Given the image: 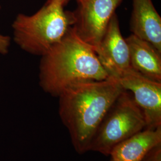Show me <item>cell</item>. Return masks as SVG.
Listing matches in <instances>:
<instances>
[{"label":"cell","instance_id":"14","mask_svg":"<svg viewBox=\"0 0 161 161\" xmlns=\"http://www.w3.org/2000/svg\"><path fill=\"white\" fill-rule=\"evenodd\" d=\"M114 161V160H113V159H111V161Z\"/></svg>","mask_w":161,"mask_h":161},{"label":"cell","instance_id":"1","mask_svg":"<svg viewBox=\"0 0 161 161\" xmlns=\"http://www.w3.org/2000/svg\"><path fill=\"white\" fill-rule=\"evenodd\" d=\"M124 91L118 80L109 77L72 85L58 96L59 116L78 153L90 151L98 128Z\"/></svg>","mask_w":161,"mask_h":161},{"label":"cell","instance_id":"13","mask_svg":"<svg viewBox=\"0 0 161 161\" xmlns=\"http://www.w3.org/2000/svg\"><path fill=\"white\" fill-rule=\"evenodd\" d=\"M64 1H65L66 3H68V1H69V0H64Z\"/></svg>","mask_w":161,"mask_h":161},{"label":"cell","instance_id":"3","mask_svg":"<svg viewBox=\"0 0 161 161\" xmlns=\"http://www.w3.org/2000/svg\"><path fill=\"white\" fill-rule=\"evenodd\" d=\"M64 0H47L32 15L19 14L12 24L13 41L24 52L42 56L61 40L75 22Z\"/></svg>","mask_w":161,"mask_h":161},{"label":"cell","instance_id":"6","mask_svg":"<svg viewBox=\"0 0 161 161\" xmlns=\"http://www.w3.org/2000/svg\"><path fill=\"white\" fill-rule=\"evenodd\" d=\"M116 80L124 90L131 92L143 114L146 128L161 127V82L145 77L132 68Z\"/></svg>","mask_w":161,"mask_h":161},{"label":"cell","instance_id":"2","mask_svg":"<svg viewBox=\"0 0 161 161\" xmlns=\"http://www.w3.org/2000/svg\"><path fill=\"white\" fill-rule=\"evenodd\" d=\"M109 77L94 48L80 39L73 27L41 56L40 86L54 97L76 84Z\"/></svg>","mask_w":161,"mask_h":161},{"label":"cell","instance_id":"5","mask_svg":"<svg viewBox=\"0 0 161 161\" xmlns=\"http://www.w3.org/2000/svg\"><path fill=\"white\" fill-rule=\"evenodd\" d=\"M122 0H77L73 28L83 41L97 50L111 18Z\"/></svg>","mask_w":161,"mask_h":161},{"label":"cell","instance_id":"10","mask_svg":"<svg viewBox=\"0 0 161 161\" xmlns=\"http://www.w3.org/2000/svg\"><path fill=\"white\" fill-rule=\"evenodd\" d=\"M161 144V127L146 128L116 146L110 153L116 161H142L150 151Z\"/></svg>","mask_w":161,"mask_h":161},{"label":"cell","instance_id":"9","mask_svg":"<svg viewBox=\"0 0 161 161\" xmlns=\"http://www.w3.org/2000/svg\"><path fill=\"white\" fill-rule=\"evenodd\" d=\"M125 40L132 69L149 79L161 82V53L134 35H130Z\"/></svg>","mask_w":161,"mask_h":161},{"label":"cell","instance_id":"11","mask_svg":"<svg viewBox=\"0 0 161 161\" xmlns=\"http://www.w3.org/2000/svg\"><path fill=\"white\" fill-rule=\"evenodd\" d=\"M11 40L12 38L9 36L0 34V54L3 55H6L8 54L11 44Z\"/></svg>","mask_w":161,"mask_h":161},{"label":"cell","instance_id":"8","mask_svg":"<svg viewBox=\"0 0 161 161\" xmlns=\"http://www.w3.org/2000/svg\"><path fill=\"white\" fill-rule=\"evenodd\" d=\"M130 28L161 53V17L152 0H132Z\"/></svg>","mask_w":161,"mask_h":161},{"label":"cell","instance_id":"7","mask_svg":"<svg viewBox=\"0 0 161 161\" xmlns=\"http://www.w3.org/2000/svg\"><path fill=\"white\" fill-rule=\"evenodd\" d=\"M96 53L110 77L118 79L131 68L128 46L121 34L116 13L111 18Z\"/></svg>","mask_w":161,"mask_h":161},{"label":"cell","instance_id":"4","mask_svg":"<svg viewBox=\"0 0 161 161\" xmlns=\"http://www.w3.org/2000/svg\"><path fill=\"white\" fill-rule=\"evenodd\" d=\"M147 127L144 115L130 92L124 90L116 100L98 128L90 151L110 155L112 150Z\"/></svg>","mask_w":161,"mask_h":161},{"label":"cell","instance_id":"12","mask_svg":"<svg viewBox=\"0 0 161 161\" xmlns=\"http://www.w3.org/2000/svg\"><path fill=\"white\" fill-rule=\"evenodd\" d=\"M142 161H161V144L150 151Z\"/></svg>","mask_w":161,"mask_h":161}]
</instances>
